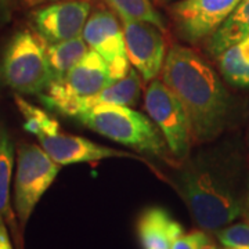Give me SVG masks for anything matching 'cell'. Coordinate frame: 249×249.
Segmentation results:
<instances>
[{"label":"cell","mask_w":249,"mask_h":249,"mask_svg":"<svg viewBox=\"0 0 249 249\" xmlns=\"http://www.w3.org/2000/svg\"><path fill=\"white\" fill-rule=\"evenodd\" d=\"M162 82L186 109L194 142H212L224 130L231 98L201 54L190 47L172 46L162 67Z\"/></svg>","instance_id":"1"},{"label":"cell","mask_w":249,"mask_h":249,"mask_svg":"<svg viewBox=\"0 0 249 249\" xmlns=\"http://www.w3.org/2000/svg\"><path fill=\"white\" fill-rule=\"evenodd\" d=\"M173 186L196 223L204 230L217 231L231 224L244 211L234 178L216 152H202L180 163Z\"/></svg>","instance_id":"2"},{"label":"cell","mask_w":249,"mask_h":249,"mask_svg":"<svg viewBox=\"0 0 249 249\" xmlns=\"http://www.w3.org/2000/svg\"><path fill=\"white\" fill-rule=\"evenodd\" d=\"M75 119L112 142L158 157L170 165L178 163L160 127L150 116L142 115L132 108L100 104Z\"/></svg>","instance_id":"3"},{"label":"cell","mask_w":249,"mask_h":249,"mask_svg":"<svg viewBox=\"0 0 249 249\" xmlns=\"http://www.w3.org/2000/svg\"><path fill=\"white\" fill-rule=\"evenodd\" d=\"M54 80L47 43L35 31L24 29L11 37L0 61V82L17 94L39 96Z\"/></svg>","instance_id":"4"},{"label":"cell","mask_w":249,"mask_h":249,"mask_svg":"<svg viewBox=\"0 0 249 249\" xmlns=\"http://www.w3.org/2000/svg\"><path fill=\"white\" fill-rule=\"evenodd\" d=\"M114 82L106 60L97 52L89 50L71 71L54 79L39 94V100L61 115L76 118L86 98L96 96Z\"/></svg>","instance_id":"5"},{"label":"cell","mask_w":249,"mask_h":249,"mask_svg":"<svg viewBox=\"0 0 249 249\" xmlns=\"http://www.w3.org/2000/svg\"><path fill=\"white\" fill-rule=\"evenodd\" d=\"M60 166L36 144H22L17 152L14 206L19 223L25 226L36 205L60 173Z\"/></svg>","instance_id":"6"},{"label":"cell","mask_w":249,"mask_h":249,"mask_svg":"<svg viewBox=\"0 0 249 249\" xmlns=\"http://www.w3.org/2000/svg\"><path fill=\"white\" fill-rule=\"evenodd\" d=\"M145 111L169 145L178 165L188 158L193 145L191 124L183 104L162 82L154 79L145 90Z\"/></svg>","instance_id":"7"},{"label":"cell","mask_w":249,"mask_h":249,"mask_svg":"<svg viewBox=\"0 0 249 249\" xmlns=\"http://www.w3.org/2000/svg\"><path fill=\"white\" fill-rule=\"evenodd\" d=\"M241 1L242 0H181L170 10L175 31L184 42L198 43L214 34Z\"/></svg>","instance_id":"8"},{"label":"cell","mask_w":249,"mask_h":249,"mask_svg":"<svg viewBox=\"0 0 249 249\" xmlns=\"http://www.w3.org/2000/svg\"><path fill=\"white\" fill-rule=\"evenodd\" d=\"M82 36L90 49L106 60L112 79H122L129 73L130 60L127 57L124 31L111 11H94L88 18Z\"/></svg>","instance_id":"9"},{"label":"cell","mask_w":249,"mask_h":249,"mask_svg":"<svg viewBox=\"0 0 249 249\" xmlns=\"http://www.w3.org/2000/svg\"><path fill=\"white\" fill-rule=\"evenodd\" d=\"M122 22L130 64H133L142 80H154L162 71L166 58V43L163 32L160 28L144 21L122 18Z\"/></svg>","instance_id":"10"},{"label":"cell","mask_w":249,"mask_h":249,"mask_svg":"<svg viewBox=\"0 0 249 249\" xmlns=\"http://www.w3.org/2000/svg\"><path fill=\"white\" fill-rule=\"evenodd\" d=\"M89 0H61L32 13L34 31L47 45L68 40L82 34L89 18Z\"/></svg>","instance_id":"11"},{"label":"cell","mask_w":249,"mask_h":249,"mask_svg":"<svg viewBox=\"0 0 249 249\" xmlns=\"http://www.w3.org/2000/svg\"><path fill=\"white\" fill-rule=\"evenodd\" d=\"M37 139L42 148L50 155V158L61 166L72 165V163L97 162V160H109V158L140 160L137 155L130 154V152L104 147L91 140L78 137V136H71V134L57 133L54 136H42Z\"/></svg>","instance_id":"12"},{"label":"cell","mask_w":249,"mask_h":249,"mask_svg":"<svg viewBox=\"0 0 249 249\" xmlns=\"http://www.w3.org/2000/svg\"><path fill=\"white\" fill-rule=\"evenodd\" d=\"M136 232L142 249H173L183 226L162 206H148L136 222Z\"/></svg>","instance_id":"13"},{"label":"cell","mask_w":249,"mask_h":249,"mask_svg":"<svg viewBox=\"0 0 249 249\" xmlns=\"http://www.w3.org/2000/svg\"><path fill=\"white\" fill-rule=\"evenodd\" d=\"M247 36H249V0H242L230 17L209 36L206 50L216 58L226 49L238 43Z\"/></svg>","instance_id":"14"},{"label":"cell","mask_w":249,"mask_h":249,"mask_svg":"<svg viewBox=\"0 0 249 249\" xmlns=\"http://www.w3.org/2000/svg\"><path fill=\"white\" fill-rule=\"evenodd\" d=\"M140 94H142L140 73L136 68H130V71L124 78L115 80L96 96L86 98L82 104L80 114L100 104H112V106H124V107L136 106L140 98Z\"/></svg>","instance_id":"15"},{"label":"cell","mask_w":249,"mask_h":249,"mask_svg":"<svg viewBox=\"0 0 249 249\" xmlns=\"http://www.w3.org/2000/svg\"><path fill=\"white\" fill-rule=\"evenodd\" d=\"M224 80L238 89H249V36L216 57Z\"/></svg>","instance_id":"16"},{"label":"cell","mask_w":249,"mask_h":249,"mask_svg":"<svg viewBox=\"0 0 249 249\" xmlns=\"http://www.w3.org/2000/svg\"><path fill=\"white\" fill-rule=\"evenodd\" d=\"M88 52L89 46L80 35L58 43L47 45V58L54 73V79L68 73Z\"/></svg>","instance_id":"17"},{"label":"cell","mask_w":249,"mask_h":249,"mask_svg":"<svg viewBox=\"0 0 249 249\" xmlns=\"http://www.w3.org/2000/svg\"><path fill=\"white\" fill-rule=\"evenodd\" d=\"M14 163V142L4 124H0V216L10 217V184Z\"/></svg>","instance_id":"18"},{"label":"cell","mask_w":249,"mask_h":249,"mask_svg":"<svg viewBox=\"0 0 249 249\" xmlns=\"http://www.w3.org/2000/svg\"><path fill=\"white\" fill-rule=\"evenodd\" d=\"M116 14L122 18H130L136 21L150 22L165 34L166 25L165 21L152 6L150 0H104Z\"/></svg>","instance_id":"19"},{"label":"cell","mask_w":249,"mask_h":249,"mask_svg":"<svg viewBox=\"0 0 249 249\" xmlns=\"http://www.w3.org/2000/svg\"><path fill=\"white\" fill-rule=\"evenodd\" d=\"M16 104L24 118V129L29 133L35 134L36 137L42 136H54L60 133V124L50 116L46 111L29 104L18 94L14 96Z\"/></svg>","instance_id":"20"},{"label":"cell","mask_w":249,"mask_h":249,"mask_svg":"<svg viewBox=\"0 0 249 249\" xmlns=\"http://www.w3.org/2000/svg\"><path fill=\"white\" fill-rule=\"evenodd\" d=\"M216 237L224 248L249 249V224L235 223L222 227L216 231Z\"/></svg>","instance_id":"21"},{"label":"cell","mask_w":249,"mask_h":249,"mask_svg":"<svg viewBox=\"0 0 249 249\" xmlns=\"http://www.w3.org/2000/svg\"><path fill=\"white\" fill-rule=\"evenodd\" d=\"M173 249H217L214 242L205 231L194 230V231L180 235Z\"/></svg>","instance_id":"22"},{"label":"cell","mask_w":249,"mask_h":249,"mask_svg":"<svg viewBox=\"0 0 249 249\" xmlns=\"http://www.w3.org/2000/svg\"><path fill=\"white\" fill-rule=\"evenodd\" d=\"M43 1H50V0H24V3L28 6H35V4L43 3Z\"/></svg>","instance_id":"23"},{"label":"cell","mask_w":249,"mask_h":249,"mask_svg":"<svg viewBox=\"0 0 249 249\" xmlns=\"http://www.w3.org/2000/svg\"><path fill=\"white\" fill-rule=\"evenodd\" d=\"M245 212H247V216H248L249 219V196L247 198V201H245Z\"/></svg>","instance_id":"24"},{"label":"cell","mask_w":249,"mask_h":249,"mask_svg":"<svg viewBox=\"0 0 249 249\" xmlns=\"http://www.w3.org/2000/svg\"><path fill=\"white\" fill-rule=\"evenodd\" d=\"M7 3H9V0H0V9L6 7V6H7Z\"/></svg>","instance_id":"25"},{"label":"cell","mask_w":249,"mask_h":249,"mask_svg":"<svg viewBox=\"0 0 249 249\" xmlns=\"http://www.w3.org/2000/svg\"><path fill=\"white\" fill-rule=\"evenodd\" d=\"M226 249H244V248H226Z\"/></svg>","instance_id":"26"},{"label":"cell","mask_w":249,"mask_h":249,"mask_svg":"<svg viewBox=\"0 0 249 249\" xmlns=\"http://www.w3.org/2000/svg\"><path fill=\"white\" fill-rule=\"evenodd\" d=\"M248 145H249V127H248Z\"/></svg>","instance_id":"27"},{"label":"cell","mask_w":249,"mask_h":249,"mask_svg":"<svg viewBox=\"0 0 249 249\" xmlns=\"http://www.w3.org/2000/svg\"><path fill=\"white\" fill-rule=\"evenodd\" d=\"M162 1H170V0H162Z\"/></svg>","instance_id":"28"}]
</instances>
